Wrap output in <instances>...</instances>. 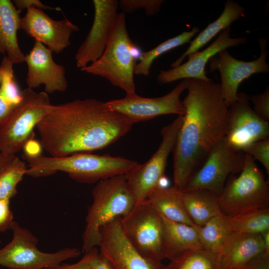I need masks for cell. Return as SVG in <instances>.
<instances>
[{
	"label": "cell",
	"mask_w": 269,
	"mask_h": 269,
	"mask_svg": "<svg viewBox=\"0 0 269 269\" xmlns=\"http://www.w3.org/2000/svg\"><path fill=\"white\" fill-rule=\"evenodd\" d=\"M133 124L94 98L51 105L36 128L42 148L52 157L104 148L127 134Z\"/></svg>",
	"instance_id": "obj_1"
},
{
	"label": "cell",
	"mask_w": 269,
	"mask_h": 269,
	"mask_svg": "<svg viewBox=\"0 0 269 269\" xmlns=\"http://www.w3.org/2000/svg\"><path fill=\"white\" fill-rule=\"evenodd\" d=\"M185 108L173 154V186L183 190L192 175L201 166L213 147L224 137L228 107L220 84L190 79Z\"/></svg>",
	"instance_id": "obj_2"
},
{
	"label": "cell",
	"mask_w": 269,
	"mask_h": 269,
	"mask_svg": "<svg viewBox=\"0 0 269 269\" xmlns=\"http://www.w3.org/2000/svg\"><path fill=\"white\" fill-rule=\"evenodd\" d=\"M24 158L28 163L26 175L34 177L45 176L61 171L67 173L76 181L86 183L98 182L125 174L139 164L122 157L88 153L60 157L41 154Z\"/></svg>",
	"instance_id": "obj_3"
},
{
	"label": "cell",
	"mask_w": 269,
	"mask_h": 269,
	"mask_svg": "<svg viewBox=\"0 0 269 269\" xmlns=\"http://www.w3.org/2000/svg\"><path fill=\"white\" fill-rule=\"evenodd\" d=\"M142 52L130 38L124 13H118L109 42L101 57L81 70L105 78L113 86L135 93L136 61Z\"/></svg>",
	"instance_id": "obj_4"
},
{
	"label": "cell",
	"mask_w": 269,
	"mask_h": 269,
	"mask_svg": "<svg viewBox=\"0 0 269 269\" xmlns=\"http://www.w3.org/2000/svg\"><path fill=\"white\" fill-rule=\"evenodd\" d=\"M93 202L86 217L83 234L82 252L98 245L100 228L118 217L127 215L135 204L125 174L97 182L92 190Z\"/></svg>",
	"instance_id": "obj_5"
},
{
	"label": "cell",
	"mask_w": 269,
	"mask_h": 269,
	"mask_svg": "<svg viewBox=\"0 0 269 269\" xmlns=\"http://www.w3.org/2000/svg\"><path fill=\"white\" fill-rule=\"evenodd\" d=\"M218 200L221 213L229 217L269 208L268 182L251 155L245 153L242 171L229 176Z\"/></svg>",
	"instance_id": "obj_6"
},
{
	"label": "cell",
	"mask_w": 269,
	"mask_h": 269,
	"mask_svg": "<svg viewBox=\"0 0 269 269\" xmlns=\"http://www.w3.org/2000/svg\"><path fill=\"white\" fill-rule=\"evenodd\" d=\"M45 92L37 93L26 88L22 99L0 127V151L13 155L34 137V129L47 115L51 106Z\"/></svg>",
	"instance_id": "obj_7"
},
{
	"label": "cell",
	"mask_w": 269,
	"mask_h": 269,
	"mask_svg": "<svg viewBox=\"0 0 269 269\" xmlns=\"http://www.w3.org/2000/svg\"><path fill=\"white\" fill-rule=\"evenodd\" d=\"M11 241L0 249V266L10 269H48L79 256L77 249L65 248L53 253L39 250L37 238L14 221Z\"/></svg>",
	"instance_id": "obj_8"
},
{
	"label": "cell",
	"mask_w": 269,
	"mask_h": 269,
	"mask_svg": "<svg viewBox=\"0 0 269 269\" xmlns=\"http://www.w3.org/2000/svg\"><path fill=\"white\" fill-rule=\"evenodd\" d=\"M123 232L135 249L145 259L162 264V222L160 214L147 199L136 203L126 216L121 217Z\"/></svg>",
	"instance_id": "obj_9"
},
{
	"label": "cell",
	"mask_w": 269,
	"mask_h": 269,
	"mask_svg": "<svg viewBox=\"0 0 269 269\" xmlns=\"http://www.w3.org/2000/svg\"><path fill=\"white\" fill-rule=\"evenodd\" d=\"M183 119V116H178L171 123L164 127L161 131L162 140L156 151L146 162L139 164L125 174L135 204L146 200L165 175L167 160L173 151Z\"/></svg>",
	"instance_id": "obj_10"
},
{
	"label": "cell",
	"mask_w": 269,
	"mask_h": 269,
	"mask_svg": "<svg viewBox=\"0 0 269 269\" xmlns=\"http://www.w3.org/2000/svg\"><path fill=\"white\" fill-rule=\"evenodd\" d=\"M245 157V153L232 147L224 137L190 178L183 191L206 189L219 196L229 176L242 171Z\"/></svg>",
	"instance_id": "obj_11"
},
{
	"label": "cell",
	"mask_w": 269,
	"mask_h": 269,
	"mask_svg": "<svg viewBox=\"0 0 269 269\" xmlns=\"http://www.w3.org/2000/svg\"><path fill=\"white\" fill-rule=\"evenodd\" d=\"M189 78L183 79L169 93L156 98H145L136 93L126 94L124 98L106 102L112 110L125 117L133 124L163 115L183 116L185 108L180 100L186 89Z\"/></svg>",
	"instance_id": "obj_12"
},
{
	"label": "cell",
	"mask_w": 269,
	"mask_h": 269,
	"mask_svg": "<svg viewBox=\"0 0 269 269\" xmlns=\"http://www.w3.org/2000/svg\"><path fill=\"white\" fill-rule=\"evenodd\" d=\"M259 43L261 53L256 60L250 61L238 60L225 49L212 57L209 61L210 71L217 70L220 73L221 91L228 108L237 100L238 87L244 80L254 74L269 72V65L266 61L268 55L266 48L267 40L260 38Z\"/></svg>",
	"instance_id": "obj_13"
},
{
	"label": "cell",
	"mask_w": 269,
	"mask_h": 269,
	"mask_svg": "<svg viewBox=\"0 0 269 269\" xmlns=\"http://www.w3.org/2000/svg\"><path fill=\"white\" fill-rule=\"evenodd\" d=\"M250 97L242 92L228 108L225 137L234 149L243 151L251 143L269 137V122L260 117L250 106Z\"/></svg>",
	"instance_id": "obj_14"
},
{
	"label": "cell",
	"mask_w": 269,
	"mask_h": 269,
	"mask_svg": "<svg viewBox=\"0 0 269 269\" xmlns=\"http://www.w3.org/2000/svg\"><path fill=\"white\" fill-rule=\"evenodd\" d=\"M121 217L114 219L100 228L97 245L100 253L114 269H162V263L149 261L132 245L122 230Z\"/></svg>",
	"instance_id": "obj_15"
},
{
	"label": "cell",
	"mask_w": 269,
	"mask_h": 269,
	"mask_svg": "<svg viewBox=\"0 0 269 269\" xmlns=\"http://www.w3.org/2000/svg\"><path fill=\"white\" fill-rule=\"evenodd\" d=\"M94 14L92 26L75 56L80 70L98 60L110 40L118 14L116 0H93Z\"/></svg>",
	"instance_id": "obj_16"
},
{
	"label": "cell",
	"mask_w": 269,
	"mask_h": 269,
	"mask_svg": "<svg viewBox=\"0 0 269 269\" xmlns=\"http://www.w3.org/2000/svg\"><path fill=\"white\" fill-rule=\"evenodd\" d=\"M21 18L20 29L52 52L58 54L71 45L70 37L79 30L77 25L66 17L54 20L43 10L34 7L26 8Z\"/></svg>",
	"instance_id": "obj_17"
},
{
	"label": "cell",
	"mask_w": 269,
	"mask_h": 269,
	"mask_svg": "<svg viewBox=\"0 0 269 269\" xmlns=\"http://www.w3.org/2000/svg\"><path fill=\"white\" fill-rule=\"evenodd\" d=\"M52 53L42 43L35 41L32 48L25 55L27 88L33 89L43 85L44 92L47 94L67 90L65 68L54 61Z\"/></svg>",
	"instance_id": "obj_18"
},
{
	"label": "cell",
	"mask_w": 269,
	"mask_h": 269,
	"mask_svg": "<svg viewBox=\"0 0 269 269\" xmlns=\"http://www.w3.org/2000/svg\"><path fill=\"white\" fill-rule=\"evenodd\" d=\"M230 33V26L221 31L205 49L189 54L187 62L167 70H161L157 77L158 83L165 84L186 78L212 80L206 76L205 71L206 64L210 59L222 50L247 42L246 37L233 38L231 37Z\"/></svg>",
	"instance_id": "obj_19"
},
{
	"label": "cell",
	"mask_w": 269,
	"mask_h": 269,
	"mask_svg": "<svg viewBox=\"0 0 269 269\" xmlns=\"http://www.w3.org/2000/svg\"><path fill=\"white\" fill-rule=\"evenodd\" d=\"M267 252L261 234L233 231L226 238L218 256L219 269H234Z\"/></svg>",
	"instance_id": "obj_20"
},
{
	"label": "cell",
	"mask_w": 269,
	"mask_h": 269,
	"mask_svg": "<svg viewBox=\"0 0 269 269\" xmlns=\"http://www.w3.org/2000/svg\"><path fill=\"white\" fill-rule=\"evenodd\" d=\"M18 10L10 0H0V53L14 64L24 62L25 54L18 42L21 18Z\"/></svg>",
	"instance_id": "obj_21"
},
{
	"label": "cell",
	"mask_w": 269,
	"mask_h": 269,
	"mask_svg": "<svg viewBox=\"0 0 269 269\" xmlns=\"http://www.w3.org/2000/svg\"><path fill=\"white\" fill-rule=\"evenodd\" d=\"M160 215L162 222L163 249L165 259L170 261L186 252L202 248L198 226L172 221Z\"/></svg>",
	"instance_id": "obj_22"
},
{
	"label": "cell",
	"mask_w": 269,
	"mask_h": 269,
	"mask_svg": "<svg viewBox=\"0 0 269 269\" xmlns=\"http://www.w3.org/2000/svg\"><path fill=\"white\" fill-rule=\"evenodd\" d=\"M245 10V8L236 1L227 0L220 16L208 24L193 40L189 42L188 48L171 64V67L174 68L180 65L189 54L198 51L217 34L230 27L233 22L243 16Z\"/></svg>",
	"instance_id": "obj_23"
},
{
	"label": "cell",
	"mask_w": 269,
	"mask_h": 269,
	"mask_svg": "<svg viewBox=\"0 0 269 269\" xmlns=\"http://www.w3.org/2000/svg\"><path fill=\"white\" fill-rule=\"evenodd\" d=\"M147 200L165 218L190 226L195 225L188 215L183 200V191L174 186L156 188L148 195Z\"/></svg>",
	"instance_id": "obj_24"
},
{
	"label": "cell",
	"mask_w": 269,
	"mask_h": 269,
	"mask_svg": "<svg viewBox=\"0 0 269 269\" xmlns=\"http://www.w3.org/2000/svg\"><path fill=\"white\" fill-rule=\"evenodd\" d=\"M183 200L188 215L198 227L221 212L218 196L206 189L183 191Z\"/></svg>",
	"instance_id": "obj_25"
},
{
	"label": "cell",
	"mask_w": 269,
	"mask_h": 269,
	"mask_svg": "<svg viewBox=\"0 0 269 269\" xmlns=\"http://www.w3.org/2000/svg\"><path fill=\"white\" fill-rule=\"evenodd\" d=\"M233 231L230 218L221 212L198 226L201 247L218 257L227 237Z\"/></svg>",
	"instance_id": "obj_26"
},
{
	"label": "cell",
	"mask_w": 269,
	"mask_h": 269,
	"mask_svg": "<svg viewBox=\"0 0 269 269\" xmlns=\"http://www.w3.org/2000/svg\"><path fill=\"white\" fill-rule=\"evenodd\" d=\"M199 31L198 27H194L190 31H183L176 36L162 42L154 48L142 52L139 62L135 66L134 74L148 76L152 64L157 58L173 49L189 42Z\"/></svg>",
	"instance_id": "obj_27"
},
{
	"label": "cell",
	"mask_w": 269,
	"mask_h": 269,
	"mask_svg": "<svg viewBox=\"0 0 269 269\" xmlns=\"http://www.w3.org/2000/svg\"><path fill=\"white\" fill-rule=\"evenodd\" d=\"M162 269H219L218 257L202 248L186 252L171 260Z\"/></svg>",
	"instance_id": "obj_28"
},
{
	"label": "cell",
	"mask_w": 269,
	"mask_h": 269,
	"mask_svg": "<svg viewBox=\"0 0 269 269\" xmlns=\"http://www.w3.org/2000/svg\"><path fill=\"white\" fill-rule=\"evenodd\" d=\"M229 218L233 231L261 234L269 230V208L256 209Z\"/></svg>",
	"instance_id": "obj_29"
},
{
	"label": "cell",
	"mask_w": 269,
	"mask_h": 269,
	"mask_svg": "<svg viewBox=\"0 0 269 269\" xmlns=\"http://www.w3.org/2000/svg\"><path fill=\"white\" fill-rule=\"evenodd\" d=\"M27 169L25 163L15 155L0 171V199L10 200L16 195V186Z\"/></svg>",
	"instance_id": "obj_30"
},
{
	"label": "cell",
	"mask_w": 269,
	"mask_h": 269,
	"mask_svg": "<svg viewBox=\"0 0 269 269\" xmlns=\"http://www.w3.org/2000/svg\"><path fill=\"white\" fill-rule=\"evenodd\" d=\"M13 64L4 56L0 66V93L10 104L17 106L22 99V91L16 83Z\"/></svg>",
	"instance_id": "obj_31"
},
{
	"label": "cell",
	"mask_w": 269,
	"mask_h": 269,
	"mask_svg": "<svg viewBox=\"0 0 269 269\" xmlns=\"http://www.w3.org/2000/svg\"><path fill=\"white\" fill-rule=\"evenodd\" d=\"M163 2L162 0H121L119 6L128 13L144 9L146 14L153 15L159 12Z\"/></svg>",
	"instance_id": "obj_32"
},
{
	"label": "cell",
	"mask_w": 269,
	"mask_h": 269,
	"mask_svg": "<svg viewBox=\"0 0 269 269\" xmlns=\"http://www.w3.org/2000/svg\"><path fill=\"white\" fill-rule=\"evenodd\" d=\"M243 152L260 161L267 174H269V137L251 143Z\"/></svg>",
	"instance_id": "obj_33"
},
{
	"label": "cell",
	"mask_w": 269,
	"mask_h": 269,
	"mask_svg": "<svg viewBox=\"0 0 269 269\" xmlns=\"http://www.w3.org/2000/svg\"><path fill=\"white\" fill-rule=\"evenodd\" d=\"M249 100L254 104L253 110L262 119L269 122V89L268 86L263 93L252 96Z\"/></svg>",
	"instance_id": "obj_34"
},
{
	"label": "cell",
	"mask_w": 269,
	"mask_h": 269,
	"mask_svg": "<svg viewBox=\"0 0 269 269\" xmlns=\"http://www.w3.org/2000/svg\"><path fill=\"white\" fill-rule=\"evenodd\" d=\"M99 252L96 248L85 253L83 258L73 264H60L48 269H91L93 261Z\"/></svg>",
	"instance_id": "obj_35"
},
{
	"label": "cell",
	"mask_w": 269,
	"mask_h": 269,
	"mask_svg": "<svg viewBox=\"0 0 269 269\" xmlns=\"http://www.w3.org/2000/svg\"><path fill=\"white\" fill-rule=\"evenodd\" d=\"M13 222V214L10 208V199H0V232L11 229Z\"/></svg>",
	"instance_id": "obj_36"
},
{
	"label": "cell",
	"mask_w": 269,
	"mask_h": 269,
	"mask_svg": "<svg viewBox=\"0 0 269 269\" xmlns=\"http://www.w3.org/2000/svg\"><path fill=\"white\" fill-rule=\"evenodd\" d=\"M12 1L15 7L21 12L29 7H34L43 10L61 11V9L59 7L45 5L39 0H13Z\"/></svg>",
	"instance_id": "obj_37"
},
{
	"label": "cell",
	"mask_w": 269,
	"mask_h": 269,
	"mask_svg": "<svg viewBox=\"0 0 269 269\" xmlns=\"http://www.w3.org/2000/svg\"><path fill=\"white\" fill-rule=\"evenodd\" d=\"M234 269H269V252H265L247 263Z\"/></svg>",
	"instance_id": "obj_38"
},
{
	"label": "cell",
	"mask_w": 269,
	"mask_h": 269,
	"mask_svg": "<svg viewBox=\"0 0 269 269\" xmlns=\"http://www.w3.org/2000/svg\"><path fill=\"white\" fill-rule=\"evenodd\" d=\"M42 146L40 142L34 138L26 142L22 149L24 151V157H34L41 154Z\"/></svg>",
	"instance_id": "obj_39"
},
{
	"label": "cell",
	"mask_w": 269,
	"mask_h": 269,
	"mask_svg": "<svg viewBox=\"0 0 269 269\" xmlns=\"http://www.w3.org/2000/svg\"><path fill=\"white\" fill-rule=\"evenodd\" d=\"M16 106L8 102L0 93V127L7 119Z\"/></svg>",
	"instance_id": "obj_40"
},
{
	"label": "cell",
	"mask_w": 269,
	"mask_h": 269,
	"mask_svg": "<svg viewBox=\"0 0 269 269\" xmlns=\"http://www.w3.org/2000/svg\"><path fill=\"white\" fill-rule=\"evenodd\" d=\"M91 269H114L111 263L100 253L92 262Z\"/></svg>",
	"instance_id": "obj_41"
},
{
	"label": "cell",
	"mask_w": 269,
	"mask_h": 269,
	"mask_svg": "<svg viewBox=\"0 0 269 269\" xmlns=\"http://www.w3.org/2000/svg\"><path fill=\"white\" fill-rule=\"evenodd\" d=\"M14 155H6L0 151V171L10 161Z\"/></svg>",
	"instance_id": "obj_42"
},
{
	"label": "cell",
	"mask_w": 269,
	"mask_h": 269,
	"mask_svg": "<svg viewBox=\"0 0 269 269\" xmlns=\"http://www.w3.org/2000/svg\"><path fill=\"white\" fill-rule=\"evenodd\" d=\"M261 235L265 249L267 252H269V230L264 232Z\"/></svg>",
	"instance_id": "obj_43"
}]
</instances>
